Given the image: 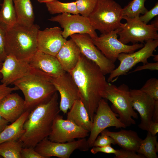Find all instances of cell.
Masks as SVG:
<instances>
[{"label": "cell", "mask_w": 158, "mask_h": 158, "mask_svg": "<svg viewBox=\"0 0 158 158\" xmlns=\"http://www.w3.org/2000/svg\"></svg>", "instance_id": "obj_50"}, {"label": "cell", "mask_w": 158, "mask_h": 158, "mask_svg": "<svg viewBox=\"0 0 158 158\" xmlns=\"http://www.w3.org/2000/svg\"><path fill=\"white\" fill-rule=\"evenodd\" d=\"M152 119L154 122H158V100L155 102Z\"/></svg>", "instance_id": "obj_42"}, {"label": "cell", "mask_w": 158, "mask_h": 158, "mask_svg": "<svg viewBox=\"0 0 158 158\" xmlns=\"http://www.w3.org/2000/svg\"><path fill=\"white\" fill-rule=\"evenodd\" d=\"M118 152L115 158H145L141 154H137L136 152L123 149L118 150Z\"/></svg>", "instance_id": "obj_35"}, {"label": "cell", "mask_w": 158, "mask_h": 158, "mask_svg": "<svg viewBox=\"0 0 158 158\" xmlns=\"http://www.w3.org/2000/svg\"><path fill=\"white\" fill-rule=\"evenodd\" d=\"M6 34V31L0 25V61L2 62L7 56L5 50Z\"/></svg>", "instance_id": "obj_38"}, {"label": "cell", "mask_w": 158, "mask_h": 158, "mask_svg": "<svg viewBox=\"0 0 158 158\" xmlns=\"http://www.w3.org/2000/svg\"><path fill=\"white\" fill-rule=\"evenodd\" d=\"M81 54L78 46L71 38L65 42L56 57L63 70L70 73L76 66Z\"/></svg>", "instance_id": "obj_21"}, {"label": "cell", "mask_w": 158, "mask_h": 158, "mask_svg": "<svg viewBox=\"0 0 158 158\" xmlns=\"http://www.w3.org/2000/svg\"><path fill=\"white\" fill-rule=\"evenodd\" d=\"M153 57L154 61L155 62H158V55L157 54L154 55Z\"/></svg>", "instance_id": "obj_46"}, {"label": "cell", "mask_w": 158, "mask_h": 158, "mask_svg": "<svg viewBox=\"0 0 158 158\" xmlns=\"http://www.w3.org/2000/svg\"><path fill=\"white\" fill-rule=\"evenodd\" d=\"M101 132L111 137L122 149L137 152L142 139L133 130L122 129L117 132L105 129Z\"/></svg>", "instance_id": "obj_22"}, {"label": "cell", "mask_w": 158, "mask_h": 158, "mask_svg": "<svg viewBox=\"0 0 158 158\" xmlns=\"http://www.w3.org/2000/svg\"><path fill=\"white\" fill-rule=\"evenodd\" d=\"M9 122L0 114V133L8 125Z\"/></svg>", "instance_id": "obj_43"}, {"label": "cell", "mask_w": 158, "mask_h": 158, "mask_svg": "<svg viewBox=\"0 0 158 158\" xmlns=\"http://www.w3.org/2000/svg\"><path fill=\"white\" fill-rule=\"evenodd\" d=\"M21 158H44L37 153L34 148L23 147L21 153Z\"/></svg>", "instance_id": "obj_36"}, {"label": "cell", "mask_w": 158, "mask_h": 158, "mask_svg": "<svg viewBox=\"0 0 158 158\" xmlns=\"http://www.w3.org/2000/svg\"><path fill=\"white\" fill-rule=\"evenodd\" d=\"M69 73L78 88L80 99L92 122L108 83L105 75L95 63L82 54L76 66Z\"/></svg>", "instance_id": "obj_1"}, {"label": "cell", "mask_w": 158, "mask_h": 158, "mask_svg": "<svg viewBox=\"0 0 158 158\" xmlns=\"http://www.w3.org/2000/svg\"><path fill=\"white\" fill-rule=\"evenodd\" d=\"M18 90V88L16 86L11 87L4 84H0V103L7 95Z\"/></svg>", "instance_id": "obj_39"}, {"label": "cell", "mask_w": 158, "mask_h": 158, "mask_svg": "<svg viewBox=\"0 0 158 158\" xmlns=\"http://www.w3.org/2000/svg\"><path fill=\"white\" fill-rule=\"evenodd\" d=\"M98 0H76L79 14L88 17L92 12Z\"/></svg>", "instance_id": "obj_31"}, {"label": "cell", "mask_w": 158, "mask_h": 158, "mask_svg": "<svg viewBox=\"0 0 158 158\" xmlns=\"http://www.w3.org/2000/svg\"><path fill=\"white\" fill-rule=\"evenodd\" d=\"M23 147L19 140L4 142L0 144V156L4 158H21Z\"/></svg>", "instance_id": "obj_29"}, {"label": "cell", "mask_w": 158, "mask_h": 158, "mask_svg": "<svg viewBox=\"0 0 158 158\" xmlns=\"http://www.w3.org/2000/svg\"><path fill=\"white\" fill-rule=\"evenodd\" d=\"M39 26L22 25L18 23L6 32L5 50L6 55L30 61L38 50L37 37Z\"/></svg>", "instance_id": "obj_4"}, {"label": "cell", "mask_w": 158, "mask_h": 158, "mask_svg": "<svg viewBox=\"0 0 158 158\" xmlns=\"http://www.w3.org/2000/svg\"><path fill=\"white\" fill-rule=\"evenodd\" d=\"M52 82L61 97L60 111L64 114H67L74 102L80 99L77 87L70 74L66 72L53 78Z\"/></svg>", "instance_id": "obj_15"}, {"label": "cell", "mask_w": 158, "mask_h": 158, "mask_svg": "<svg viewBox=\"0 0 158 158\" xmlns=\"http://www.w3.org/2000/svg\"><path fill=\"white\" fill-rule=\"evenodd\" d=\"M40 3H45L49 2L54 0H37Z\"/></svg>", "instance_id": "obj_45"}, {"label": "cell", "mask_w": 158, "mask_h": 158, "mask_svg": "<svg viewBox=\"0 0 158 158\" xmlns=\"http://www.w3.org/2000/svg\"><path fill=\"white\" fill-rule=\"evenodd\" d=\"M126 23L118 33V40L126 44L131 42L134 44L142 43L150 40H158V28L152 23L148 25L140 20L138 18H131L123 16Z\"/></svg>", "instance_id": "obj_8"}, {"label": "cell", "mask_w": 158, "mask_h": 158, "mask_svg": "<svg viewBox=\"0 0 158 158\" xmlns=\"http://www.w3.org/2000/svg\"><path fill=\"white\" fill-rule=\"evenodd\" d=\"M145 42L143 47L136 51L121 53L118 55L117 59L120 61V64L109 74L107 80L108 82H114L119 76L127 74L129 70L139 63L144 64L148 62V59L153 56V52L158 46V40H150Z\"/></svg>", "instance_id": "obj_7"}, {"label": "cell", "mask_w": 158, "mask_h": 158, "mask_svg": "<svg viewBox=\"0 0 158 158\" xmlns=\"http://www.w3.org/2000/svg\"><path fill=\"white\" fill-rule=\"evenodd\" d=\"M2 158V157L1 156H0V158Z\"/></svg>", "instance_id": "obj_48"}, {"label": "cell", "mask_w": 158, "mask_h": 158, "mask_svg": "<svg viewBox=\"0 0 158 158\" xmlns=\"http://www.w3.org/2000/svg\"><path fill=\"white\" fill-rule=\"evenodd\" d=\"M89 132L71 121L63 118L59 114L55 117L51 131L48 137L50 140L57 142L65 143L75 140L76 138H85Z\"/></svg>", "instance_id": "obj_14"}, {"label": "cell", "mask_w": 158, "mask_h": 158, "mask_svg": "<svg viewBox=\"0 0 158 158\" xmlns=\"http://www.w3.org/2000/svg\"><path fill=\"white\" fill-rule=\"evenodd\" d=\"M149 69L151 71L158 70V62L154 63H149L143 64V65L137 66L131 73H133L142 70Z\"/></svg>", "instance_id": "obj_40"}, {"label": "cell", "mask_w": 158, "mask_h": 158, "mask_svg": "<svg viewBox=\"0 0 158 158\" xmlns=\"http://www.w3.org/2000/svg\"><path fill=\"white\" fill-rule=\"evenodd\" d=\"M52 78L31 67L27 74L13 83L23 94L25 110L30 111L49 99L57 91L53 83Z\"/></svg>", "instance_id": "obj_3"}, {"label": "cell", "mask_w": 158, "mask_h": 158, "mask_svg": "<svg viewBox=\"0 0 158 158\" xmlns=\"http://www.w3.org/2000/svg\"><path fill=\"white\" fill-rule=\"evenodd\" d=\"M145 138L142 140L137 151L138 153L144 155L145 158H157V153L158 152L157 136L152 135L147 131Z\"/></svg>", "instance_id": "obj_27"}, {"label": "cell", "mask_w": 158, "mask_h": 158, "mask_svg": "<svg viewBox=\"0 0 158 158\" xmlns=\"http://www.w3.org/2000/svg\"><path fill=\"white\" fill-rule=\"evenodd\" d=\"M158 15V3L157 2L151 9L148 10L143 15L140 16L138 18L144 23L147 24L152 18Z\"/></svg>", "instance_id": "obj_34"}, {"label": "cell", "mask_w": 158, "mask_h": 158, "mask_svg": "<svg viewBox=\"0 0 158 158\" xmlns=\"http://www.w3.org/2000/svg\"><path fill=\"white\" fill-rule=\"evenodd\" d=\"M152 22V23L153 24L156 28H158V17H156L155 20Z\"/></svg>", "instance_id": "obj_44"}, {"label": "cell", "mask_w": 158, "mask_h": 158, "mask_svg": "<svg viewBox=\"0 0 158 158\" xmlns=\"http://www.w3.org/2000/svg\"><path fill=\"white\" fill-rule=\"evenodd\" d=\"M31 67L53 78L66 72L56 56L37 50L29 62Z\"/></svg>", "instance_id": "obj_19"}, {"label": "cell", "mask_w": 158, "mask_h": 158, "mask_svg": "<svg viewBox=\"0 0 158 158\" xmlns=\"http://www.w3.org/2000/svg\"><path fill=\"white\" fill-rule=\"evenodd\" d=\"M70 37L78 46L81 54L95 63L104 75L110 74L115 68L114 63L107 58L98 49L89 35L75 34Z\"/></svg>", "instance_id": "obj_13"}, {"label": "cell", "mask_w": 158, "mask_h": 158, "mask_svg": "<svg viewBox=\"0 0 158 158\" xmlns=\"http://www.w3.org/2000/svg\"><path fill=\"white\" fill-rule=\"evenodd\" d=\"M49 20L58 22L60 24L63 29L62 35L66 39L75 34H87L91 38L98 36L88 17L79 14L72 15L63 13L51 17Z\"/></svg>", "instance_id": "obj_12"}, {"label": "cell", "mask_w": 158, "mask_h": 158, "mask_svg": "<svg viewBox=\"0 0 158 158\" xmlns=\"http://www.w3.org/2000/svg\"><path fill=\"white\" fill-rule=\"evenodd\" d=\"M150 96L155 100H158V79L155 78L148 80L140 89Z\"/></svg>", "instance_id": "obj_32"}, {"label": "cell", "mask_w": 158, "mask_h": 158, "mask_svg": "<svg viewBox=\"0 0 158 158\" xmlns=\"http://www.w3.org/2000/svg\"><path fill=\"white\" fill-rule=\"evenodd\" d=\"M13 0H4L0 9V25L6 31L17 23Z\"/></svg>", "instance_id": "obj_26"}, {"label": "cell", "mask_w": 158, "mask_h": 158, "mask_svg": "<svg viewBox=\"0 0 158 158\" xmlns=\"http://www.w3.org/2000/svg\"><path fill=\"white\" fill-rule=\"evenodd\" d=\"M47 10L52 14L68 13L73 14H79L77 10L76 2L63 3L54 0L46 3Z\"/></svg>", "instance_id": "obj_28"}, {"label": "cell", "mask_w": 158, "mask_h": 158, "mask_svg": "<svg viewBox=\"0 0 158 158\" xmlns=\"http://www.w3.org/2000/svg\"><path fill=\"white\" fill-rule=\"evenodd\" d=\"M147 131H149L152 135H156L158 132V122L152 121L149 125Z\"/></svg>", "instance_id": "obj_41"}, {"label": "cell", "mask_w": 158, "mask_h": 158, "mask_svg": "<svg viewBox=\"0 0 158 158\" xmlns=\"http://www.w3.org/2000/svg\"><path fill=\"white\" fill-rule=\"evenodd\" d=\"M62 32L58 27L39 30L37 37L38 50L56 56L67 41L63 37Z\"/></svg>", "instance_id": "obj_17"}, {"label": "cell", "mask_w": 158, "mask_h": 158, "mask_svg": "<svg viewBox=\"0 0 158 158\" xmlns=\"http://www.w3.org/2000/svg\"><path fill=\"white\" fill-rule=\"evenodd\" d=\"M2 62L0 61V70L2 67ZM1 78H2V76L1 74L0 73V81L1 80Z\"/></svg>", "instance_id": "obj_47"}, {"label": "cell", "mask_w": 158, "mask_h": 158, "mask_svg": "<svg viewBox=\"0 0 158 158\" xmlns=\"http://www.w3.org/2000/svg\"><path fill=\"white\" fill-rule=\"evenodd\" d=\"M121 30L119 28L99 37L92 38L96 47L105 56L114 63L118 55L121 53H132L143 47V43H137L132 45L124 44L118 38V33Z\"/></svg>", "instance_id": "obj_9"}, {"label": "cell", "mask_w": 158, "mask_h": 158, "mask_svg": "<svg viewBox=\"0 0 158 158\" xmlns=\"http://www.w3.org/2000/svg\"><path fill=\"white\" fill-rule=\"evenodd\" d=\"M123 17V8L116 1L98 0L88 17L95 30L104 34L121 28L125 24L121 22Z\"/></svg>", "instance_id": "obj_5"}, {"label": "cell", "mask_w": 158, "mask_h": 158, "mask_svg": "<svg viewBox=\"0 0 158 158\" xmlns=\"http://www.w3.org/2000/svg\"><path fill=\"white\" fill-rule=\"evenodd\" d=\"M101 135L98 136L93 145L92 147H103L115 145L116 143L114 140L108 135L101 132Z\"/></svg>", "instance_id": "obj_33"}, {"label": "cell", "mask_w": 158, "mask_h": 158, "mask_svg": "<svg viewBox=\"0 0 158 158\" xmlns=\"http://www.w3.org/2000/svg\"></svg>", "instance_id": "obj_49"}, {"label": "cell", "mask_w": 158, "mask_h": 158, "mask_svg": "<svg viewBox=\"0 0 158 158\" xmlns=\"http://www.w3.org/2000/svg\"><path fill=\"white\" fill-rule=\"evenodd\" d=\"M30 110H26L16 121L7 125L0 133V144L4 142L18 140L24 133V123Z\"/></svg>", "instance_id": "obj_24"}, {"label": "cell", "mask_w": 158, "mask_h": 158, "mask_svg": "<svg viewBox=\"0 0 158 158\" xmlns=\"http://www.w3.org/2000/svg\"><path fill=\"white\" fill-rule=\"evenodd\" d=\"M130 90L126 84L117 86L108 82L103 97L111 102L112 110L117 113L118 119L126 127L135 124L132 118H138L132 106Z\"/></svg>", "instance_id": "obj_6"}, {"label": "cell", "mask_w": 158, "mask_h": 158, "mask_svg": "<svg viewBox=\"0 0 158 158\" xmlns=\"http://www.w3.org/2000/svg\"><path fill=\"white\" fill-rule=\"evenodd\" d=\"M26 111L24 100L18 93H11L0 103V114L11 123L17 120Z\"/></svg>", "instance_id": "obj_20"}, {"label": "cell", "mask_w": 158, "mask_h": 158, "mask_svg": "<svg viewBox=\"0 0 158 158\" xmlns=\"http://www.w3.org/2000/svg\"><path fill=\"white\" fill-rule=\"evenodd\" d=\"M13 2L17 23L26 27L32 26L35 15L30 0H15Z\"/></svg>", "instance_id": "obj_25"}, {"label": "cell", "mask_w": 158, "mask_h": 158, "mask_svg": "<svg viewBox=\"0 0 158 158\" xmlns=\"http://www.w3.org/2000/svg\"><path fill=\"white\" fill-rule=\"evenodd\" d=\"M90 150L91 153L95 154L99 152L107 154H114L115 156L118 154V150H116L112 147L111 145H107L103 147H92Z\"/></svg>", "instance_id": "obj_37"}, {"label": "cell", "mask_w": 158, "mask_h": 158, "mask_svg": "<svg viewBox=\"0 0 158 158\" xmlns=\"http://www.w3.org/2000/svg\"><path fill=\"white\" fill-rule=\"evenodd\" d=\"M130 90L132 107L138 111L140 117L141 121L138 126L141 129L147 131L152 121L156 100L140 89H130Z\"/></svg>", "instance_id": "obj_16"}, {"label": "cell", "mask_w": 158, "mask_h": 158, "mask_svg": "<svg viewBox=\"0 0 158 158\" xmlns=\"http://www.w3.org/2000/svg\"><path fill=\"white\" fill-rule=\"evenodd\" d=\"M56 91L47 100L37 105L30 112L25 121V132L19 140L23 147L34 148L51 133L55 117L60 111Z\"/></svg>", "instance_id": "obj_2"}, {"label": "cell", "mask_w": 158, "mask_h": 158, "mask_svg": "<svg viewBox=\"0 0 158 158\" xmlns=\"http://www.w3.org/2000/svg\"><path fill=\"white\" fill-rule=\"evenodd\" d=\"M67 113V119L76 125L90 131L92 122L87 111L80 99L76 100Z\"/></svg>", "instance_id": "obj_23"}, {"label": "cell", "mask_w": 158, "mask_h": 158, "mask_svg": "<svg viewBox=\"0 0 158 158\" xmlns=\"http://www.w3.org/2000/svg\"><path fill=\"white\" fill-rule=\"evenodd\" d=\"M31 69L28 62L7 55L0 70L2 76L1 83L8 86L12 84L27 74Z\"/></svg>", "instance_id": "obj_18"}, {"label": "cell", "mask_w": 158, "mask_h": 158, "mask_svg": "<svg viewBox=\"0 0 158 158\" xmlns=\"http://www.w3.org/2000/svg\"><path fill=\"white\" fill-rule=\"evenodd\" d=\"M89 148L85 138L70 142L59 143L51 141L46 138L37 143L34 148L44 158L52 157L69 158L75 150L86 151Z\"/></svg>", "instance_id": "obj_10"}, {"label": "cell", "mask_w": 158, "mask_h": 158, "mask_svg": "<svg viewBox=\"0 0 158 158\" xmlns=\"http://www.w3.org/2000/svg\"><path fill=\"white\" fill-rule=\"evenodd\" d=\"M146 0H132L123 8V16L131 18H139L147 11L145 6Z\"/></svg>", "instance_id": "obj_30"}, {"label": "cell", "mask_w": 158, "mask_h": 158, "mask_svg": "<svg viewBox=\"0 0 158 158\" xmlns=\"http://www.w3.org/2000/svg\"><path fill=\"white\" fill-rule=\"evenodd\" d=\"M118 115L110 107L106 99L102 98L99 102L92 121V126L87 141L90 147L99 133L108 127L125 128V125L117 118Z\"/></svg>", "instance_id": "obj_11"}]
</instances>
